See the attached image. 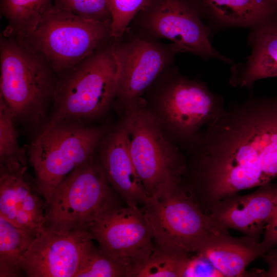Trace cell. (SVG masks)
<instances>
[{
    "instance_id": "1",
    "label": "cell",
    "mask_w": 277,
    "mask_h": 277,
    "mask_svg": "<svg viewBox=\"0 0 277 277\" xmlns=\"http://www.w3.org/2000/svg\"><path fill=\"white\" fill-rule=\"evenodd\" d=\"M185 192L203 210L277 176V94L234 102L185 148Z\"/></svg>"
},
{
    "instance_id": "2",
    "label": "cell",
    "mask_w": 277,
    "mask_h": 277,
    "mask_svg": "<svg viewBox=\"0 0 277 277\" xmlns=\"http://www.w3.org/2000/svg\"><path fill=\"white\" fill-rule=\"evenodd\" d=\"M0 96L15 120L41 125L52 104L57 75L46 58L4 30L0 37Z\"/></svg>"
},
{
    "instance_id": "3",
    "label": "cell",
    "mask_w": 277,
    "mask_h": 277,
    "mask_svg": "<svg viewBox=\"0 0 277 277\" xmlns=\"http://www.w3.org/2000/svg\"><path fill=\"white\" fill-rule=\"evenodd\" d=\"M145 94L152 115L169 138L183 148L225 108L221 95L173 66L159 75Z\"/></svg>"
},
{
    "instance_id": "4",
    "label": "cell",
    "mask_w": 277,
    "mask_h": 277,
    "mask_svg": "<svg viewBox=\"0 0 277 277\" xmlns=\"http://www.w3.org/2000/svg\"><path fill=\"white\" fill-rule=\"evenodd\" d=\"M130 134L131 156L149 197H159L180 186L185 155L149 110L145 99L118 107Z\"/></svg>"
},
{
    "instance_id": "5",
    "label": "cell",
    "mask_w": 277,
    "mask_h": 277,
    "mask_svg": "<svg viewBox=\"0 0 277 277\" xmlns=\"http://www.w3.org/2000/svg\"><path fill=\"white\" fill-rule=\"evenodd\" d=\"M112 42L57 76L46 124L97 117L115 102L118 66Z\"/></svg>"
},
{
    "instance_id": "6",
    "label": "cell",
    "mask_w": 277,
    "mask_h": 277,
    "mask_svg": "<svg viewBox=\"0 0 277 277\" xmlns=\"http://www.w3.org/2000/svg\"><path fill=\"white\" fill-rule=\"evenodd\" d=\"M107 131L81 121L46 124L30 145L28 156L47 207L60 183L94 156Z\"/></svg>"
},
{
    "instance_id": "7",
    "label": "cell",
    "mask_w": 277,
    "mask_h": 277,
    "mask_svg": "<svg viewBox=\"0 0 277 277\" xmlns=\"http://www.w3.org/2000/svg\"><path fill=\"white\" fill-rule=\"evenodd\" d=\"M22 39L46 58L57 76L113 40L111 22L86 19L53 5Z\"/></svg>"
},
{
    "instance_id": "8",
    "label": "cell",
    "mask_w": 277,
    "mask_h": 277,
    "mask_svg": "<svg viewBox=\"0 0 277 277\" xmlns=\"http://www.w3.org/2000/svg\"><path fill=\"white\" fill-rule=\"evenodd\" d=\"M142 210L154 248L189 253L228 233L211 214L205 213L181 186L159 197H149Z\"/></svg>"
},
{
    "instance_id": "9",
    "label": "cell",
    "mask_w": 277,
    "mask_h": 277,
    "mask_svg": "<svg viewBox=\"0 0 277 277\" xmlns=\"http://www.w3.org/2000/svg\"><path fill=\"white\" fill-rule=\"evenodd\" d=\"M94 156L57 186L46 211L43 228L57 233L87 230L98 216L120 205Z\"/></svg>"
},
{
    "instance_id": "10",
    "label": "cell",
    "mask_w": 277,
    "mask_h": 277,
    "mask_svg": "<svg viewBox=\"0 0 277 277\" xmlns=\"http://www.w3.org/2000/svg\"><path fill=\"white\" fill-rule=\"evenodd\" d=\"M129 27L157 39L171 41L177 53L234 63L211 45L213 33L204 21L199 0H149Z\"/></svg>"
},
{
    "instance_id": "11",
    "label": "cell",
    "mask_w": 277,
    "mask_h": 277,
    "mask_svg": "<svg viewBox=\"0 0 277 277\" xmlns=\"http://www.w3.org/2000/svg\"><path fill=\"white\" fill-rule=\"evenodd\" d=\"M112 48L118 66L117 107L142 97L159 75L172 66L177 54L171 44L129 26L120 37L113 39Z\"/></svg>"
},
{
    "instance_id": "12",
    "label": "cell",
    "mask_w": 277,
    "mask_h": 277,
    "mask_svg": "<svg viewBox=\"0 0 277 277\" xmlns=\"http://www.w3.org/2000/svg\"><path fill=\"white\" fill-rule=\"evenodd\" d=\"M100 250L133 277L154 249L153 237L142 209L115 206L87 228Z\"/></svg>"
},
{
    "instance_id": "13",
    "label": "cell",
    "mask_w": 277,
    "mask_h": 277,
    "mask_svg": "<svg viewBox=\"0 0 277 277\" xmlns=\"http://www.w3.org/2000/svg\"><path fill=\"white\" fill-rule=\"evenodd\" d=\"M92 240L87 230L57 233L43 228L21 259L22 271L28 277H75Z\"/></svg>"
},
{
    "instance_id": "14",
    "label": "cell",
    "mask_w": 277,
    "mask_h": 277,
    "mask_svg": "<svg viewBox=\"0 0 277 277\" xmlns=\"http://www.w3.org/2000/svg\"><path fill=\"white\" fill-rule=\"evenodd\" d=\"M129 142V130L122 117L101 142L97 161L107 182L118 196L127 206L138 207L149 197L133 164Z\"/></svg>"
},
{
    "instance_id": "15",
    "label": "cell",
    "mask_w": 277,
    "mask_h": 277,
    "mask_svg": "<svg viewBox=\"0 0 277 277\" xmlns=\"http://www.w3.org/2000/svg\"><path fill=\"white\" fill-rule=\"evenodd\" d=\"M276 196L277 184L268 183L251 193L235 194L218 201L212 206L210 214L227 229L240 231L259 241L271 216Z\"/></svg>"
},
{
    "instance_id": "16",
    "label": "cell",
    "mask_w": 277,
    "mask_h": 277,
    "mask_svg": "<svg viewBox=\"0 0 277 277\" xmlns=\"http://www.w3.org/2000/svg\"><path fill=\"white\" fill-rule=\"evenodd\" d=\"M212 33L231 28L253 30L277 22V4L271 0H199Z\"/></svg>"
},
{
    "instance_id": "17",
    "label": "cell",
    "mask_w": 277,
    "mask_h": 277,
    "mask_svg": "<svg viewBox=\"0 0 277 277\" xmlns=\"http://www.w3.org/2000/svg\"><path fill=\"white\" fill-rule=\"evenodd\" d=\"M0 171V217L36 236L43 228L45 202L23 175Z\"/></svg>"
},
{
    "instance_id": "18",
    "label": "cell",
    "mask_w": 277,
    "mask_h": 277,
    "mask_svg": "<svg viewBox=\"0 0 277 277\" xmlns=\"http://www.w3.org/2000/svg\"><path fill=\"white\" fill-rule=\"evenodd\" d=\"M247 42L250 55L230 69L229 83L233 87L250 88L258 80L277 77V22L251 30Z\"/></svg>"
},
{
    "instance_id": "19",
    "label": "cell",
    "mask_w": 277,
    "mask_h": 277,
    "mask_svg": "<svg viewBox=\"0 0 277 277\" xmlns=\"http://www.w3.org/2000/svg\"><path fill=\"white\" fill-rule=\"evenodd\" d=\"M261 242L245 236L240 238L229 233L210 241L196 253L206 258L226 277L243 276L247 266L266 253Z\"/></svg>"
},
{
    "instance_id": "20",
    "label": "cell",
    "mask_w": 277,
    "mask_h": 277,
    "mask_svg": "<svg viewBox=\"0 0 277 277\" xmlns=\"http://www.w3.org/2000/svg\"><path fill=\"white\" fill-rule=\"evenodd\" d=\"M35 236L31 232L0 217L1 277H16L21 275V259Z\"/></svg>"
},
{
    "instance_id": "21",
    "label": "cell",
    "mask_w": 277,
    "mask_h": 277,
    "mask_svg": "<svg viewBox=\"0 0 277 277\" xmlns=\"http://www.w3.org/2000/svg\"><path fill=\"white\" fill-rule=\"evenodd\" d=\"M53 0H0L1 14L7 21L5 30L18 37L27 36Z\"/></svg>"
},
{
    "instance_id": "22",
    "label": "cell",
    "mask_w": 277,
    "mask_h": 277,
    "mask_svg": "<svg viewBox=\"0 0 277 277\" xmlns=\"http://www.w3.org/2000/svg\"><path fill=\"white\" fill-rule=\"evenodd\" d=\"M14 115L0 96V170L20 175L27 168L24 149L18 142Z\"/></svg>"
},
{
    "instance_id": "23",
    "label": "cell",
    "mask_w": 277,
    "mask_h": 277,
    "mask_svg": "<svg viewBox=\"0 0 277 277\" xmlns=\"http://www.w3.org/2000/svg\"><path fill=\"white\" fill-rule=\"evenodd\" d=\"M189 253L167 251L154 248L149 258L133 277H182Z\"/></svg>"
},
{
    "instance_id": "24",
    "label": "cell",
    "mask_w": 277,
    "mask_h": 277,
    "mask_svg": "<svg viewBox=\"0 0 277 277\" xmlns=\"http://www.w3.org/2000/svg\"><path fill=\"white\" fill-rule=\"evenodd\" d=\"M127 276L126 272L94 245L84 257L75 277Z\"/></svg>"
},
{
    "instance_id": "25",
    "label": "cell",
    "mask_w": 277,
    "mask_h": 277,
    "mask_svg": "<svg viewBox=\"0 0 277 277\" xmlns=\"http://www.w3.org/2000/svg\"><path fill=\"white\" fill-rule=\"evenodd\" d=\"M53 6L86 19L112 24L110 0H53Z\"/></svg>"
},
{
    "instance_id": "26",
    "label": "cell",
    "mask_w": 277,
    "mask_h": 277,
    "mask_svg": "<svg viewBox=\"0 0 277 277\" xmlns=\"http://www.w3.org/2000/svg\"><path fill=\"white\" fill-rule=\"evenodd\" d=\"M149 0H110L113 39L120 37Z\"/></svg>"
},
{
    "instance_id": "27",
    "label": "cell",
    "mask_w": 277,
    "mask_h": 277,
    "mask_svg": "<svg viewBox=\"0 0 277 277\" xmlns=\"http://www.w3.org/2000/svg\"><path fill=\"white\" fill-rule=\"evenodd\" d=\"M182 276L219 277L223 275L206 258L196 253V255L188 258Z\"/></svg>"
},
{
    "instance_id": "28",
    "label": "cell",
    "mask_w": 277,
    "mask_h": 277,
    "mask_svg": "<svg viewBox=\"0 0 277 277\" xmlns=\"http://www.w3.org/2000/svg\"><path fill=\"white\" fill-rule=\"evenodd\" d=\"M261 243L266 252L277 246V196L271 216L265 228L263 240Z\"/></svg>"
},
{
    "instance_id": "29",
    "label": "cell",
    "mask_w": 277,
    "mask_h": 277,
    "mask_svg": "<svg viewBox=\"0 0 277 277\" xmlns=\"http://www.w3.org/2000/svg\"><path fill=\"white\" fill-rule=\"evenodd\" d=\"M262 257L267 262L269 268L267 272L261 274V276L277 277V250L273 248L265 253Z\"/></svg>"
},
{
    "instance_id": "30",
    "label": "cell",
    "mask_w": 277,
    "mask_h": 277,
    "mask_svg": "<svg viewBox=\"0 0 277 277\" xmlns=\"http://www.w3.org/2000/svg\"><path fill=\"white\" fill-rule=\"evenodd\" d=\"M277 4V0H271Z\"/></svg>"
}]
</instances>
